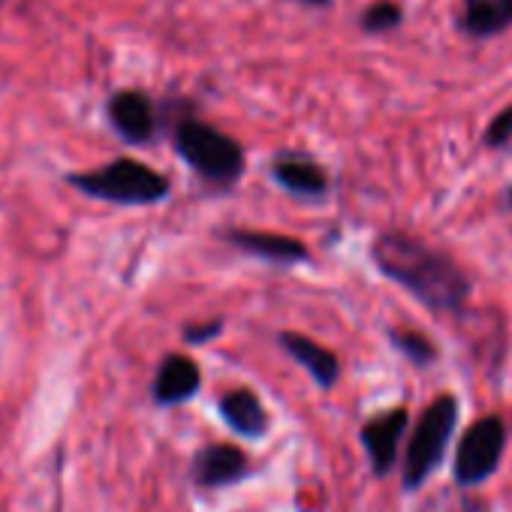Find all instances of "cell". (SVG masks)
Masks as SVG:
<instances>
[{
    "instance_id": "obj_10",
    "label": "cell",
    "mask_w": 512,
    "mask_h": 512,
    "mask_svg": "<svg viewBox=\"0 0 512 512\" xmlns=\"http://www.w3.org/2000/svg\"><path fill=\"white\" fill-rule=\"evenodd\" d=\"M250 473L247 455L232 443H208L193 455L190 476L199 488H226Z\"/></svg>"
},
{
    "instance_id": "obj_6",
    "label": "cell",
    "mask_w": 512,
    "mask_h": 512,
    "mask_svg": "<svg viewBox=\"0 0 512 512\" xmlns=\"http://www.w3.org/2000/svg\"><path fill=\"white\" fill-rule=\"evenodd\" d=\"M106 121L115 130V136L124 139L127 145H148L157 139L163 115L145 91L121 88L106 103Z\"/></svg>"
},
{
    "instance_id": "obj_21",
    "label": "cell",
    "mask_w": 512,
    "mask_h": 512,
    "mask_svg": "<svg viewBox=\"0 0 512 512\" xmlns=\"http://www.w3.org/2000/svg\"><path fill=\"white\" fill-rule=\"evenodd\" d=\"M0 4H4V0H0Z\"/></svg>"
},
{
    "instance_id": "obj_14",
    "label": "cell",
    "mask_w": 512,
    "mask_h": 512,
    "mask_svg": "<svg viewBox=\"0 0 512 512\" xmlns=\"http://www.w3.org/2000/svg\"><path fill=\"white\" fill-rule=\"evenodd\" d=\"M220 416L238 437H250V440H260L269 428V416L263 410V401L256 398L250 389L226 392L220 398Z\"/></svg>"
},
{
    "instance_id": "obj_5",
    "label": "cell",
    "mask_w": 512,
    "mask_h": 512,
    "mask_svg": "<svg viewBox=\"0 0 512 512\" xmlns=\"http://www.w3.org/2000/svg\"><path fill=\"white\" fill-rule=\"evenodd\" d=\"M506 452V425L497 413L476 419L455 446L452 479L458 488H476L488 482L503 461Z\"/></svg>"
},
{
    "instance_id": "obj_11",
    "label": "cell",
    "mask_w": 512,
    "mask_h": 512,
    "mask_svg": "<svg viewBox=\"0 0 512 512\" xmlns=\"http://www.w3.org/2000/svg\"><path fill=\"white\" fill-rule=\"evenodd\" d=\"M202 386V374H199V365L190 359V356H181V353H172L160 362L157 374H154V386H151V395H154V404L160 407H175V404H184L190 401Z\"/></svg>"
},
{
    "instance_id": "obj_2",
    "label": "cell",
    "mask_w": 512,
    "mask_h": 512,
    "mask_svg": "<svg viewBox=\"0 0 512 512\" xmlns=\"http://www.w3.org/2000/svg\"><path fill=\"white\" fill-rule=\"evenodd\" d=\"M172 145L178 157L208 184L232 187L244 175V148L229 133L196 115H178L172 127Z\"/></svg>"
},
{
    "instance_id": "obj_16",
    "label": "cell",
    "mask_w": 512,
    "mask_h": 512,
    "mask_svg": "<svg viewBox=\"0 0 512 512\" xmlns=\"http://www.w3.org/2000/svg\"><path fill=\"white\" fill-rule=\"evenodd\" d=\"M404 25V10L395 4V0H374L368 4L359 16V28L368 34V37H383V34H392Z\"/></svg>"
},
{
    "instance_id": "obj_1",
    "label": "cell",
    "mask_w": 512,
    "mask_h": 512,
    "mask_svg": "<svg viewBox=\"0 0 512 512\" xmlns=\"http://www.w3.org/2000/svg\"><path fill=\"white\" fill-rule=\"evenodd\" d=\"M377 272L407 290L422 308L437 317H461L467 311L473 284L449 253L413 238L407 232H383L371 244Z\"/></svg>"
},
{
    "instance_id": "obj_20",
    "label": "cell",
    "mask_w": 512,
    "mask_h": 512,
    "mask_svg": "<svg viewBox=\"0 0 512 512\" xmlns=\"http://www.w3.org/2000/svg\"><path fill=\"white\" fill-rule=\"evenodd\" d=\"M506 205L512 208V184H509V190H506Z\"/></svg>"
},
{
    "instance_id": "obj_3",
    "label": "cell",
    "mask_w": 512,
    "mask_h": 512,
    "mask_svg": "<svg viewBox=\"0 0 512 512\" xmlns=\"http://www.w3.org/2000/svg\"><path fill=\"white\" fill-rule=\"evenodd\" d=\"M67 184L91 199L115 205H157L169 196V178L133 157H118L106 166L73 172L67 175Z\"/></svg>"
},
{
    "instance_id": "obj_18",
    "label": "cell",
    "mask_w": 512,
    "mask_h": 512,
    "mask_svg": "<svg viewBox=\"0 0 512 512\" xmlns=\"http://www.w3.org/2000/svg\"><path fill=\"white\" fill-rule=\"evenodd\" d=\"M223 332V320H205V323H193L184 329V341L187 344H208Z\"/></svg>"
},
{
    "instance_id": "obj_4",
    "label": "cell",
    "mask_w": 512,
    "mask_h": 512,
    "mask_svg": "<svg viewBox=\"0 0 512 512\" xmlns=\"http://www.w3.org/2000/svg\"><path fill=\"white\" fill-rule=\"evenodd\" d=\"M455 428H458V398L455 395H440L422 410L419 422L410 431L407 449H404V464H401L404 491H419L443 467Z\"/></svg>"
},
{
    "instance_id": "obj_8",
    "label": "cell",
    "mask_w": 512,
    "mask_h": 512,
    "mask_svg": "<svg viewBox=\"0 0 512 512\" xmlns=\"http://www.w3.org/2000/svg\"><path fill=\"white\" fill-rule=\"evenodd\" d=\"M223 241L256 256V260L278 263V266H296L308 263L311 250L305 241L281 232H263V229H223Z\"/></svg>"
},
{
    "instance_id": "obj_12",
    "label": "cell",
    "mask_w": 512,
    "mask_h": 512,
    "mask_svg": "<svg viewBox=\"0 0 512 512\" xmlns=\"http://www.w3.org/2000/svg\"><path fill=\"white\" fill-rule=\"evenodd\" d=\"M458 28L476 43L512 31V0H461Z\"/></svg>"
},
{
    "instance_id": "obj_17",
    "label": "cell",
    "mask_w": 512,
    "mask_h": 512,
    "mask_svg": "<svg viewBox=\"0 0 512 512\" xmlns=\"http://www.w3.org/2000/svg\"><path fill=\"white\" fill-rule=\"evenodd\" d=\"M482 145L491 148V151L509 148V145H512V103H509L506 109H500V112L488 121V127H485V133H482Z\"/></svg>"
},
{
    "instance_id": "obj_7",
    "label": "cell",
    "mask_w": 512,
    "mask_h": 512,
    "mask_svg": "<svg viewBox=\"0 0 512 512\" xmlns=\"http://www.w3.org/2000/svg\"><path fill=\"white\" fill-rule=\"evenodd\" d=\"M410 428V413L404 407H392L386 413H377L371 416L359 437H362V449L368 452V461H371V473L377 479H386L395 464H398V449H401V440Z\"/></svg>"
},
{
    "instance_id": "obj_13",
    "label": "cell",
    "mask_w": 512,
    "mask_h": 512,
    "mask_svg": "<svg viewBox=\"0 0 512 512\" xmlns=\"http://www.w3.org/2000/svg\"><path fill=\"white\" fill-rule=\"evenodd\" d=\"M278 341L311 374V380L320 389H335V383L341 380V362L329 347H323V344H317V341H311V338H305L299 332H281Z\"/></svg>"
},
{
    "instance_id": "obj_9",
    "label": "cell",
    "mask_w": 512,
    "mask_h": 512,
    "mask_svg": "<svg viewBox=\"0 0 512 512\" xmlns=\"http://www.w3.org/2000/svg\"><path fill=\"white\" fill-rule=\"evenodd\" d=\"M272 178L281 190L302 196V199H323L332 187L329 172L308 154H296V151H281L272 160Z\"/></svg>"
},
{
    "instance_id": "obj_15",
    "label": "cell",
    "mask_w": 512,
    "mask_h": 512,
    "mask_svg": "<svg viewBox=\"0 0 512 512\" xmlns=\"http://www.w3.org/2000/svg\"><path fill=\"white\" fill-rule=\"evenodd\" d=\"M389 341H392V347H395L407 362H413L416 368H431V365L440 359V350H437L434 341L425 338L422 332H413V329H389Z\"/></svg>"
},
{
    "instance_id": "obj_19",
    "label": "cell",
    "mask_w": 512,
    "mask_h": 512,
    "mask_svg": "<svg viewBox=\"0 0 512 512\" xmlns=\"http://www.w3.org/2000/svg\"><path fill=\"white\" fill-rule=\"evenodd\" d=\"M296 4H305V7H329L335 0H296Z\"/></svg>"
}]
</instances>
